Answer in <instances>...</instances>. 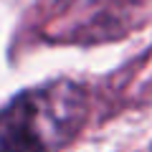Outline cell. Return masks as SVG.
Returning <instances> with one entry per match:
<instances>
[{"label": "cell", "mask_w": 152, "mask_h": 152, "mask_svg": "<svg viewBox=\"0 0 152 152\" xmlns=\"http://www.w3.org/2000/svg\"><path fill=\"white\" fill-rule=\"evenodd\" d=\"M89 114L86 89L69 79L13 96L0 109V152H58Z\"/></svg>", "instance_id": "obj_1"}, {"label": "cell", "mask_w": 152, "mask_h": 152, "mask_svg": "<svg viewBox=\"0 0 152 152\" xmlns=\"http://www.w3.org/2000/svg\"><path fill=\"white\" fill-rule=\"evenodd\" d=\"M147 152H152V147H150V150H147Z\"/></svg>", "instance_id": "obj_2"}]
</instances>
